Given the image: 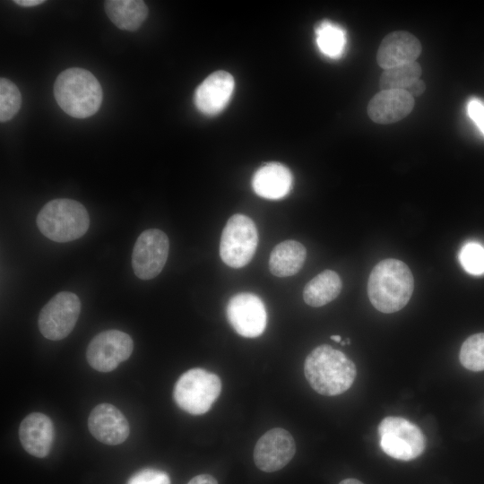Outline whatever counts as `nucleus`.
<instances>
[{
    "mask_svg": "<svg viewBox=\"0 0 484 484\" xmlns=\"http://www.w3.org/2000/svg\"><path fill=\"white\" fill-rule=\"evenodd\" d=\"M426 90L425 82L419 79L409 85L404 91L408 92L413 99L420 96Z\"/></svg>",
    "mask_w": 484,
    "mask_h": 484,
    "instance_id": "c85d7f7f",
    "label": "nucleus"
},
{
    "mask_svg": "<svg viewBox=\"0 0 484 484\" xmlns=\"http://www.w3.org/2000/svg\"><path fill=\"white\" fill-rule=\"evenodd\" d=\"M105 10L110 21L124 30H136L148 15V7L142 0H108Z\"/></svg>",
    "mask_w": 484,
    "mask_h": 484,
    "instance_id": "aec40b11",
    "label": "nucleus"
},
{
    "mask_svg": "<svg viewBox=\"0 0 484 484\" xmlns=\"http://www.w3.org/2000/svg\"><path fill=\"white\" fill-rule=\"evenodd\" d=\"M421 53L419 40L404 30L387 34L379 45L376 62L385 70L416 62Z\"/></svg>",
    "mask_w": 484,
    "mask_h": 484,
    "instance_id": "2eb2a0df",
    "label": "nucleus"
},
{
    "mask_svg": "<svg viewBox=\"0 0 484 484\" xmlns=\"http://www.w3.org/2000/svg\"><path fill=\"white\" fill-rule=\"evenodd\" d=\"M221 391L220 378L203 368H192L183 373L175 384L176 404L192 415L207 412Z\"/></svg>",
    "mask_w": 484,
    "mask_h": 484,
    "instance_id": "39448f33",
    "label": "nucleus"
},
{
    "mask_svg": "<svg viewBox=\"0 0 484 484\" xmlns=\"http://www.w3.org/2000/svg\"><path fill=\"white\" fill-rule=\"evenodd\" d=\"M80 312L81 301L76 294L70 291L58 292L40 310L39 329L48 340H62L74 328Z\"/></svg>",
    "mask_w": 484,
    "mask_h": 484,
    "instance_id": "6e6552de",
    "label": "nucleus"
},
{
    "mask_svg": "<svg viewBox=\"0 0 484 484\" xmlns=\"http://www.w3.org/2000/svg\"><path fill=\"white\" fill-rule=\"evenodd\" d=\"M126 484H170V478L163 471L145 468L133 474Z\"/></svg>",
    "mask_w": 484,
    "mask_h": 484,
    "instance_id": "bb28decb",
    "label": "nucleus"
},
{
    "mask_svg": "<svg viewBox=\"0 0 484 484\" xmlns=\"http://www.w3.org/2000/svg\"><path fill=\"white\" fill-rule=\"evenodd\" d=\"M16 4L23 6V7H32L37 6L39 4H41L45 3L43 0H16L13 1Z\"/></svg>",
    "mask_w": 484,
    "mask_h": 484,
    "instance_id": "7c9ffc66",
    "label": "nucleus"
},
{
    "mask_svg": "<svg viewBox=\"0 0 484 484\" xmlns=\"http://www.w3.org/2000/svg\"><path fill=\"white\" fill-rule=\"evenodd\" d=\"M414 107V99L405 91L390 90L376 93L367 105L372 121L380 125L398 122L407 117Z\"/></svg>",
    "mask_w": 484,
    "mask_h": 484,
    "instance_id": "f3484780",
    "label": "nucleus"
},
{
    "mask_svg": "<svg viewBox=\"0 0 484 484\" xmlns=\"http://www.w3.org/2000/svg\"><path fill=\"white\" fill-rule=\"evenodd\" d=\"M421 73V67L417 62L384 70L379 79V87L381 91H404L419 79Z\"/></svg>",
    "mask_w": 484,
    "mask_h": 484,
    "instance_id": "5701e85b",
    "label": "nucleus"
},
{
    "mask_svg": "<svg viewBox=\"0 0 484 484\" xmlns=\"http://www.w3.org/2000/svg\"><path fill=\"white\" fill-rule=\"evenodd\" d=\"M378 435L382 450L397 460H413L419 456L425 448L422 431L404 418H385L378 426Z\"/></svg>",
    "mask_w": 484,
    "mask_h": 484,
    "instance_id": "423d86ee",
    "label": "nucleus"
},
{
    "mask_svg": "<svg viewBox=\"0 0 484 484\" xmlns=\"http://www.w3.org/2000/svg\"><path fill=\"white\" fill-rule=\"evenodd\" d=\"M414 290L413 275L406 264L385 259L372 269L367 281L371 304L382 313H394L409 302Z\"/></svg>",
    "mask_w": 484,
    "mask_h": 484,
    "instance_id": "f257e3e1",
    "label": "nucleus"
},
{
    "mask_svg": "<svg viewBox=\"0 0 484 484\" xmlns=\"http://www.w3.org/2000/svg\"><path fill=\"white\" fill-rule=\"evenodd\" d=\"M467 110L470 117L484 134V104L477 99H472L468 103Z\"/></svg>",
    "mask_w": 484,
    "mask_h": 484,
    "instance_id": "cd10ccee",
    "label": "nucleus"
},
{
    "mask_svg": "<svg viewBox=\"0 0 484 484\" xmlns=\"http://www.w3.org/2000/svg\"><path fill=\"white\" fill-rule=\"evenodd\" d=\"M22 96L17 86L10 80L0 79V121L12 119L19 111Z\"/></svg>",
    "mask_w": 484,
    "mask_h": 484,
    "instance_id": "393cba45",
    "label": "nucleus"
},
{
    "mask_svg": "<svg viewBox=\"0 0 484 484\" xmlns=\"http://www.w3.org/2000/svg\"><path fill=\"white\" fill-rule=\"evenodd\" d=\"M331 340H333L337 342H341V337L340 335H332L331 337Z\"/></svg>",
    "mask_w": 484,
    "mask_h": 484,
    "instance_id": "473e14b6",
    "label": "nucleus"
},
{
    "mask_svg": "<svg viewBox=\"0 0 484 484\" xmlns=\"http://www.w3.org/2000/svg\"><path fill=\"white\" fill-rule=\"evenodd\" d=\"M307 257L305 246L296 240L278 244L269 258L270 272L277 277L292 276L299 272Z\"/></svg>",
    "mask_w": 484,
    "mask_h": 484,
    "instance_id": "6ab92c4d",
    "label": "nucleus"
},
{
    "mask_svg": "<svg viewBox=\"0 0 484 484\" xmlns=\"http://www.w3.org/2000/svg\"><path fill=\"white\" fill-rule=\"evenodd\" d=\"M187 484H218V481L213 476L204 473L194 477Z\"/></svg>",
    "mask_w": 484,
    "mask_h": 484,
    "instance_id": "c756f323",
    "label": "nucleus"
},
{
    "mask_svg": "<svg viewBox=\"0 0 484 484\" xmlns=\"http://www.w3.org/2000/svg\"><path fill=\"white\" fill-rule=\"evenodd\" d=\"M235 89L233 76L226 71H216L196 88L194 102L203 115L215 116L229 104Z\"/></svg>",
    "mask_w": 484,
    "mask_h": 484,
    "instance_id": "ddd939ff",
    "label": "nucleus"
},
{
    "mask_svg": "<svg viewBox=\"0 0 484 484\" xmlns=\"http://www.w3.org/2000/svg\"><path fill=\"white\" fill-rule=\"evenodd\" d=\"M293 177L290 170L281 163L269 162L261 166L253 175L254 192L264 199L278 200L291 190Z\"/></svg>",
    "mask_w": 484,
    "mask_h": 484,
    "instance_id": "a211bd4d",
    "label": "nucleus"
},
{
    "mask_svg": "<svg viewBox=\"0 0 484 484\" xmlns=\"http://www.w3.org/2000/svg\"><path fill=\"white\" fill-rule=\"evenodd\" d=\"M315 42L323 55L330 58H339L346 46V33L337 24L329 21L320 22L315 28Z\"/></svg>",
    "mask_w": 484,
    "mask_h": 484,
    "instance_id": "4be33fe9",
    "label": "nucleus"
},
{
    "mask_svg": "<svg viewBox=\"0 0 484 484\" xmlns=\"http://www.w3.org/2000/svg\"><path fill=\"white\" fill-rule=\"evenodd\" d=\"M226 315L232 328L243 337H258L266 327L264 304L252 293L242 292L233 296L227 304Z\"/></svg>",
    "mask_w": 484,
    "mask_h": 484,
    "instance_id": "9b49d317",
    "label": "nucleus"
},
{
    "mask_svg": "<svg viewBox=\"0 0 484 484\" xmlns=\"http://www.w3.org/2000/svg\"><path fill=\"white\" fill-rule=\"evenodd\" d=\"M341 287L338 273L324 270L306 284L303 290L304 301L315 307L324 306L338 297Z\"/></svg>",
    "mask_w": 484,
    "mask_h": 484,
    "instance_id": "412c9836",
    "label": "nucleus"
},
{
    "mask_svg": "<svg viewBox=\"0 0 484 484\" xmlns=\"http://www.w3.org/2000/svg\"><path fill=\"white\" fill-rule=\"evenodd\" d=\"M304 374L315 392L322 395L334 396L351 386L357 369L344 353L330 345L322 344L306 358Z\"/></svg>",
    "mask_w": 484,
    "mask_h": 484,
    "instance_id": "f03ea898",
    "label": "nucleus"
},
{
    "mask_svg": "<svg viewBox=\"0 0 484 484\" xmlns=\"http://www.w3.org/2000/svg\"><path fill=\"white\" fill-rule=\"evenodd\" d=\"M339 484H363V483L356 479H345L341 480Z\"/></svg>",
    "mask_w": 484,
    "mask_h": 484,
    "instance_id": "2f4dec72",
    "label": "nucleus"
},
{
    "mask_svg": "<svg viewBox=\"0 0 484 484\" xmlns=\"http://www.w3.org/2000/svg\"><path fill=\"white\" fill-rule=\"evenodd\" d=\"M40 232L55 242H70L82 237L90 226V217L79 202L58 198L47 203L37 215Z\"/></svg>",
    "mask_w": 484,
    "mask_h": 484,
    "instance_id": "20e7f679",
    "label": "nucleus"
},
{
    "mask_svg": "<svg viewBox=\"0 0 484 484\" xmlns=\"http://www.w3.org/2000/svg\"><path fill=\"white\" fill-rule=\"evenodd\" d=\"M19 439L24 450L32 456H48L55 439L52 420L40 412L27 415L20 424Z\"/></svg>",
    "mask_w": 484,
    "mask_h": 484,
    "instance_id": "dca6fc26",
    "label": "nucleus"
},
{
    "mask_svg": "<svg viewBox=\"0 0 484 484\" xmlns=\"http://www.w3.org/2000/svg\"><path fill=\"white\" fill-rule=\"evenodd\" d=\"M168 236L158 229L143 231L137 238L132 253V267L141 280H151L160 273L169 256Z\"/></svg>",
    "mask_w": 484,
    "mask_h": 484,
    "instance_id": "1a4fd4ad",
    "label": "nucleus"
},
{
    "mask_svg": "<svg viewBox=\"0 0 484 484\" xmlns=\"http://www.w3.org/2000/svg\"><path fill=\"white\" fill-rule=\"evenodd\" d=\"M296 444L291 434L281 428L266 431L256 442L254 462L258 469L273 472L282 469L293 458Z\"/></svg>",
    "mask_w": 484,
    "mask_h": 484,
    "instance_id": "f8f14e48",
    "label": "nucleus"
},
{
    "mask_svg": "<svg viewBox=\"0 0 484 484\" xmlns=\"http://www.w3.org/2000/svg\"><path fill=\"white\" fill-rule=\"evenodd\" d=\"M88 428L98 441L110 445L122 444L130 433L125 415L109 403H100L93 408L88 418Z\"/></svg>",
    "mask_w": 484,
    "mask_h": 484,
    "instance_id": "4468645a",
    "label": "nucleus"
},
{
    "mask_svg": "<svg viewBox=\"0 0 484 484\" xmlns=\"http://www.w3.org/2000/svg\"><path fill=\"white\" fill-rule=\"evenodd\" d=\"M459 359L462 365L469 370H484V333L471 335L464 341Z\"/></svg>",
    "mask_w": 484,
    "mask_h": 484,
    "instance_id": "b1692460",
    "label": "nucleus"
},
{
    "mask_svg": "<svg viewBox=\"0 0 484 484\" xmlns=\"http://www.w3.org/2000/svg\"><path fill=\"white\" fill-rule=\"evenodd\" d=\"M54 96L58 106L69 116L85 118L95 114L102 102V89L89 71L73 67L56 79Z\"/></svg>",
    "mask_w": 484,
    "mask_h": 484,
    "instance_id": "7ed1b4c3",
    "label": "nucleus"
},
{
    "mask_svg": "<svg viewBox=\"0 0 484 484\" xmlns=\"http://www.w3.org/2000/svg\"><path fill=\"white\" fill-rule=\"evenodd\" d=\"M134 342L125 333L107 330L95 335L90 341L86 359L90 366L99 372H110L132 354Z\"/></svg>",
    "mask_w": 484,
    "mask_h": 484,
    "instance_id": "9d476101",
    "label": "nucleus"
},
{
    "mask_svg": "<svg viewBox=\"0 0 484 484\" xmlns=\"http://www.w3.org/2000/svg\"><path fill=\"white\" fill-rule=\"evenodd\" d=\"M459 260L467 272L473 275L484 273V247L480 244H465L459 253Z\"/></svg>",
    "mask_w": 484,
    "mask_h": 484,
    "instance_id": "a878e982",
    "label": "nucleus"
},
{
    "mask_svg": "<svg viewBox=\"0 0 484 484\" xmlns=\"http://www.w3.org/2000/svg\"><path fill=\"white\" fill-rule=\"evenodd\" d=\"M258 243L255 224L247 216L234 214L227 221L220 237V255L227 265L240 268L253 258Z\"/></svg>",
    "mask_w": 484,
    "mask_h": 484,
    "instance_id": "0eeeda50",
    "label": "nucleus"
}]
</instances>
